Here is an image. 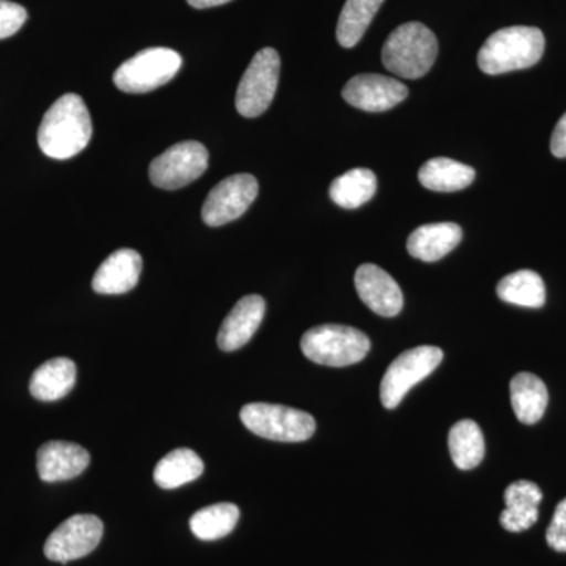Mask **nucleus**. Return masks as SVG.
Masks as SVG:
<instances>
[{
	"instance_id": "obj_23",
	"label": "nucleus",
	"mask_w": 566,
	"mask_h": 566,
	"mask_svg": "<svg viewBox=\"0 0 566 566\" xmlns=\"http://www.w3.org/2000/svg\"><path fill=\"white\" fill-rule=\"evenodd\" d=\"M376 188L378 181L370 169H353L335 178L329 188V196L338 207L356 210L374 199Z\"/></svg>"
},
{
	"instance_id": "obj_10",
	"label": "nucleus",
	"mask_w": 566,
	"mask_h": 566,
	"mask_svg": "<svg viewBox=\"0 0 566 566\" xmlns=\"http://www.w3.org/2000/svg\"><path fill=\"white\" fill-rule=\"evenodd\" d=\"M259 196V181L251 174H237L216 185L202 208L207 226L221 227L237 221Z\"/></svg>"
},
{
	"instance_id": "obj_28",
	"label": "nucleus",
	"mask_w": 566,
	"mask_h": 566,
	"mask_svg": "<svg viewBox=\"0 0 566 566\" xmlns=\"http://www.w3.org/2000/svg\"><path fill=\"white\" fill-rule=\"evenodd\" d=\"M28 21V11L20 3L0 0V40L9 39Z\"/></svg>"
},
{
	"instance_id": "obj_12",
	"label": "nucleus",
	"mask_w": 566,
	"mask_h": 566,
	"mask_svg": "<svg viewBox=\"0 0 566 566\" xmlns=\"http://www.w3.org/2000/svg\"><path fill=\"white\" fill-rule=\"evenodd\" d=\"M342 95L346 103L357 109L385 112L408 98V87L403 82L381 74H357L345 85Z\"/></svg>"
},
{
	"instance_id": "obj_24",
	"label": "nucleus",
	"mask_w": 566,
	"mask_h": 566,
	"mask_svg": "<svg viewBox=\"0 0 566 566\" xmlns=\"http://www.w3.org/2000/svg\"><path fill=\"white\" fill-rule=\"evenodd\" d=\"M449 449L453 463L461 471H469L482 463L485 457V438L474 420H461L449 434Z\"/></svg>"
},
{
	"instance_id": "obj_16",
	"label": "nucleus",
	"mask_w": 566,
	"mask_h": 566,
	"mask_svg": "<svg viewBox=\"0 0 566 566\" xmlns=\"http://www.w3.org/2000/svg\"><path fill=\"white\" fill-rule=\"evenodd\" d=\"M142 256L133 249H118L111 253L93 275L92 286L99 294L132 292L139 282Z\"/></svg>"
},
{
	"instance_id": "obj_5",
	"label": "nucleus",
	"mask_w": 566,
	"mask_h": 566,
	"mask_svg": "<svg viewBox=\"0 0 566 566\" xmlns=\"http://www.w3.org/2000/svg\"><path fill=\"white\" fill-rule=\"evenodd\" d=\"M240 417L249 431L271 441L304 442L311 439L316 430L314 417L289 406L245 405Z\"/></svg>"
},
{
	"instance_id": "obj_2",
	"label": "nucleus",
	"mask_w": 566,
	"mask_h": 566,
	"mask_svg": "<svg viewBox=\"0 0 566 566\" xmlns=\"http://www.w3.org/2000/svg\"><path fill=\"white\" fill-rule=\"evenodd\" d=\"M545 52V35L539 29L527 25L501 29L494 32L476 55L483 73L504 74L526 70L539 62Z\"/></svg>"
},
{
	"instance_id": "obj_7",
	"label": "nucleus",
	"mask_w": 566,
	"mask_h": 566,
	"mask_svg": "<svg viewBox=\"0 0 566 566\" xmlns=\"http://www.w3.org/2000/svg\"><path fill=\"white\" fill-rule=\"evenodd\" d=\"M444 359L442 349L436 346H417L401 353L387 368L381 381V403L387 409L397 408L405 395L428 378Z\"/></svg>"
},
{
	"instance_id": "obj_29",
	"label": "nucleus",
	"mask_w": 566,
	"mask_h": 566,
	"mask_svg": "<svg viewBox=\"0 0 566 566\" xmlns=\"http://www.w3.org/2000/svg\"><path fill=\"white\" fill-rule=\"evenodd\" d=\"M546 542L557 553H566V499L557 505L546 532Z\"/></svg>"
},
{
	"instance_id": "obj_20",
	"label": "nucleus",
	"mask_w": 566,
	"mask_h": 566,
	"mask_svg": "<svg viewBox=\"0 0 566 566\" xmlns=\"http://www.w3.org/2000/svg\"><path fill=\"white\" fill-rule=\"evenodd\" d=\"M510 397H512L513 411L520 422L534 424L545 416L547 401V387L538 376L520 374L510 382Z\"/></svg>"
},
{
	"instance_id": "obj_15",
	"label": "nucleus",
	"mask_w": 566,
	"mask_h": 566,
	"mask_svg": "<svg viewBox=\"0 0 566 566\" xmlns=\"http://www.w3.org/2000/svg\"><path fill=\"white\" fill-rule=\"evenodd\" d=\"M264 312H266V303L259 294H249L238 301L219 329V348L222 352L232 353L249 344L263 322Z\"/></svg>"
},
{
	"instance_id": "obj_21",
	"label": "nucleus",
	"mask_w": 566,
	"mask_h": 566,
	"mask_svg": "<svg viewBox=\"0 0 566 566\" xmlns=\"http://www.w3.org/2000/svg\"><path fill=\"white\" fill-rule=\"evenodd\" d=\"M475 180V170L449 158L430 159L420 167L419 181L423 188L436 192H455L468 188Z\"/></svg>"
},
{
	"instance_id": "obj_18",
	"label": "nucleus",
	"mask_w": 566,
	"mask_h": 566,
	"mask_svg": "<svg viewBox=\"0 0 566 566\" xmlns=\"http://www.w3.org/2000/svg\"><path fill=\"white\" fill-rule=\"evenodd\" d=\"M506 509L502 512L501 524L509 532H524L538 521V509L543 493L538 485L520 480L505 490Z\"/></svg>"
},
{
	"instance_id": "obj_4",
	"label": "nucleus",
	"mask_w": 566,
	"mask_h": 566,
	"mask_svg": "<svg viewBox=\"0 0 566 566\" xmlns=\"http://www.w3.org/2000/svg\"><path fill=\"white\" fill-rule=\"evenodd\" d=\"M367 335L342 324L312 327L301 338V349L312 363L327 367H348L360 363L370 352Z\"/></svg>"
},
{
	"instance_id": "obj_14",
	"label": "nucleus",
	"mask_w": 566,
	"mask_h": 566,
	"mask_svg": "<svg viewBox=\"0 0 566 566\" xmlns=\"http://www.w3.org/2000/svg\"><path fill=\"white\" fill-rule=\"evenodd\" d=\"M91 464L84 447L66 441H50L36 453V471L43 482H65L81 475Z\"/></svg>"
},
{
	"instance_id": "obj_25",
	"label": "nucleus",
	"mask_w": 566,
	"mask_h": 566,
	"mask_svg": "<svg viewBox=\"0 0 566 566\" xmlns=\"http://www.w3.org/2000/svg\"><path fill=\"white\" fill-rule=\"evenodd\" d=\"M497 296L504 303L539 308L546 301L545 282L535 271H516L499 282Z\"/></svg>"
},
{
	"instance_id": "obj_17",
	"label": "nucleus",
	"mask_w": 566,
	"mask_h": 566,
	"mask_svg": "<svg viewBox=\"0 0 566 566\" xmlns=\"http://www.w3.org/2000/svg\"><path fill=\"white\" fill-rule=\"evenodd\" d=\"M461 238L463 230L458 223H427L408 238V252L424 263L438 262L460 244Z\"/></svg>"
},
{
	"instance_id": "obj_22",
	"label": "nucleus",
	"mask_w": 566,
	"mask_h": 566,
	"mask_svg": "<svg viewBox=\"0 0 566 566\" xmlns=\"http://www.w3.org/2000/svg\"><path fill=\"white\" fill-rule=\"evenodd\" d=\"M202 458L191 449H177L156 464L155 482L163 490H177L203 474Z\"/></svg>"
},
{
	"instance_id": "obj_31",
	"label": "nucleus",
	"mask_w": 566,
	"mask_h": 566,
	"mask_svg": "<svg viewBox=\"0 0 566 566\" xmlns=\"http://www.w3.org/2000/svg\"><path fill=\"white\" fill-rule=\"evenodd\" d=\"M232 2V0H188L189 6L193 9L205 10L211 7L223 6V3Z\"/></svg>"
},
{
	"instance_id": "obj_27",
	"label": "nucleus",
	"mask_w": 566,
	"mask_h": 566,
	"mask_svg": "<svg viewBox=\"0 0 566 566\" xmlns=\"http://www.w3.org/2000/svg\"><path fill=\"white\" fill-rule=\"evenodd\" d=\"M385 0H346L337 24L340 46L354 48L367 32Z\"/></svg>"
},
{
	"instance_id": "obj_1",
	"label": "nucleus",
	"mask_w": 566,
	"mask_h": 566,
	"mask_svg": "<svg viewBox=\"0 0 566 566\" xmlns=\"http://www.w3.org/2000/svg\"><path fill=\"white\" fill-rule=\"evenodd\" d=\"M92 133V118L84 99L66 93L44 114L39 145L44 155L65 161L87 147Z\"/></svg>"
},
{
	"instance_id": "obj_11",
	"label": "nucleus",
	"mask_w": 566,
	"mask_h": 566,
	"mask_svg": "<svg viewBox=\"0 0 566 566\" xmlns=\"http://www.w3.org/2000/svg\"><path fill=\"white\" fill-rule=\"evenodd\" d=\"M102 520L95 515H74L55 528L44 545V556L59 564H69L88 556L103 538Z\"/></svg>"
},
{
	"instance_id": "obj_3",
	"label": "nucleus",
	"mask_w": 566,
	"mask_h": 566,
	"mask_svg": "<svg viewBox=\"0 0 566 566\" xmlns=\"http://www.w3.org/2000/svg\"><path fill=\"white\" fill-rule=\"evenodd\" d=\"M438 39L422 22H406L390 33L382 46V63L405 80L424 76L438 57Z\"/></svg>"
},
{
	"instance_id": "obj_13",
	"label": "nucleus",
	"mask_w": 566,
	"mask_h": 566,
	"mask_svg": "<svg viewBox=\"0 0 566 566\" xmlns=\"http://www.w3.org/2000/svg\"><path fill=\"white\" fill-rule=\"evenodd\" d=\"M354 283L363 303L375 314L390 318L400 314L403 308L400 285L382 268L371 263L363 264L357 268Z\"/></svg>"
},
{
	"instance_id": "obj_19",
	"label": "nucleus",
	"mask_w": 566,
	"mask_h": 566,
	"mask_svg": "<svg viewBox=\"0 0 566 566\" xmlns=\"http://www.w3.org/2000/svg\"><path fill=\"white\" fill-rule=\"evenodd\" d=\"M76 385V364L69 357H55L33 371L31 394L40 401H57Z\"/></svg>"
},
{
	"instance_id": "obj_9",
	"label": "nucleus",
	"mask_w": 566,
	"mask_h": 566,
	"mask_svg": "<svg viewBox=\"0 0 566 566\" xmlns=\"http://www.w3.org/2000/svg\"><path fill=\"white\" fill-rule=\"evenodd\" d=\"M208 159L207 147L200 142H180L153 159L150 180L158 188L169 191L185 188L202 177L208 169Z\"/></svg>"
},
{
	"instance_id": "obj_30",
	"label": "nucleus",
	"mask_w": 566,
	"mask_h": 566,
	"mask_svg": "<svg viewBox=\"0 0 566 566\" xmlns=\"http://www.w3.org/2000/svg\"><path fill=\"white\" fill-rule=\"evenodd\" d=\"M551 151L556 158H566V112L564 117L558 120L556 129L551 139Z\"/></svg>"
},
{
	"instance_id": "obj_26",
	"label": "nucleus",
	"mask_w": 566,
	"mask_h": 566,
	"mask_svg": "<svg viewBox=\"0 0 566 566\" xmlns=\"http://www.w3.org/2000/svg\"><path fill=\"white\" fill-rule=\"evenodd\" d=\"M240 521V509L230 502L205 506L189 521L192 534L203 542H214L232 534Z\"/></svg>"
},
{
	"instance_id": "obj_8",
	"label": "nucleus",
	"mask_w": 566,
	"mask_h": 566,
	"mask_svg": "<svg viewBox=\"0 0 566 566\" xmlns=\"http://www.w3.org/2000/svg\"><path fill=\"white\" fill-rule=\"evenodd\" d=\"M281 57L273 48L256 52L238 85L237 109L243 117L253 118L264 114L277 92Z\"/></svg>"
},
{
	"instance_id": "obj_6",
	"label": "nucleus",
	"mask_w": 566,
	"mask_h": 566,
	"mask_svg": "<svg viewBox=\"0 0 566 566\" xmlns=\"http://www.w3.org/2000/svg\"><path fill=\"white\" fill-rule=\"evenodd\" d=\"M181 55L169 48H148L115 71L114 82L125 93H147L163 87L177 76Z\"/></svg>"
}]
</instances>
